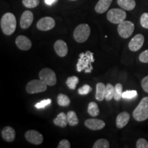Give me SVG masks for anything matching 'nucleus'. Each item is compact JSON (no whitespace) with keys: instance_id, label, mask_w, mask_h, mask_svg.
Returning a JSON list of instances; mask_svg holds the SVG:
<instances>
[{"instance_id":"obj_1","label":"nucleus","mask_w":148,"mask_h":148,"mask_svg":"<svg viewBox=\"0 0 148 148\" xmlns=\"http://www.w3.org/2000/svg\"><path fill=\"white\" fill-rule=\"evenodd\" d=\"M95 61L93 53L90 51L81 53L79 55V58L76 64V69L77 72L84 71L86 73H90L92 71V63Z\"/></svg>"},{"instance_id":"obj_2","label":"nucleus","mask_w":148,"mask_h":148,"mask_svg":"<svg viewBox=\"0 0 148 148\" xmlns=\"http://www.w3.org/2000/svg\"><path fill=\"white\" fill-rule=\"evenodd\" d=\"M1 30L7 36L12 34L16 27V20L15 16L11 12H7L3 14L0 21Z\"/></svg>"},{"instance_id":"obj_3","label":"nucleus","mask_w":148,"mask_h":148,"mask_svg":"<svg viewBox=\"0 0 148 148\" xmlns=\"http://www.w3.org/2000/svg\"><path fill=\"white\" fill-rule=\"evenodd\" d=\"M133 117L137 121L148 119V97H143L133 111Z\"/></svg>"},{"instance_id":"obj_4","label":"nucleus","mask_w":148,"mask_h":148,"mask_svg":"<svg viewBox=\"0 0 148 148\" xmlns=\"http://www.w3.org/2000/svg\"><path fill=\"white\" fill-rule=\"evenodd\" d=\"M90 28L88 24L82 23L77 25L73 32V38L77 42L86 41L90 36Z\"/></svg>"},{"instance_id":"obj_5","label":"nucleus","mask_w":148,"mask_h":148,"mask_svg":"<svg viewBox=\"0 0 148 148\" xmlns=\"http://www.w3.org/2000/svg\"><path fill=\"white\" fill-rule=\"evenodd\" d=\"M106 17L110 23L119 24L125 21L126 18V13L123 9L112 8L108 11Z\"/></svg>"},{"instance_id":"obj_6","label":"nucleus","mask_w":148,"mask_h":148,"mask_svg":"<svg viewBox=\"0 0 148 148\" xmlns=\"http://www.w3.org/2000/svg\"><path fill=\"white\" fill-rule=\"evenodd\" d=\"M40 79H41L43 82H45L48 86H54L57 82L56 75L54 71L49 69V68H44L39 72L38 74Z\"/></svg>"},{"instance_id":"obj_7","label":"nucleus","mask_w":148,"mask_h":148,"mask_svg":"<svg viewBox=\"0 0 148 148\" xmlns=\"http://www.w3.org/2000/svg\"><path fill=\"white\" fill-rule=\"evenodd\" d=\"M47 85L41 79H32L26 85V91L29 94L38 93L47 90Z\"/></svg>"},{"instance_id":"obj_8","label":"nucleus","mask_w":148,"mask_h":148,"mask_svg":"<svg viewBox=\"0 0 148 148\" xmlns=\"http://www.w3.org/2000/svg\"><path fill=\"white\" fill-rule=\"evenodd\" d=\"M134 30V25L130 21H123L118 24L117 32L119 36L123 38H127L133 34Z\"/></svg>"},{"instance_id":"obj_9","label":"nucleus","mask_w":148,"mask_h":148,"mask_svg":"<svg viewBox=\"0 0 148 148\" xmlns=\"http://www.w3.org/2000/svg\"><path fill=\"white\" fill-rule=\"evenodd\" d=\"M25 137L27 141L34 145H40L43 141V136L38 131L30 130L27 131L25 134Z\"/></svg>"},{"instance_id":"obj_10","label":"nucleus","mask_w":148,"mask_h":148,"mask_svg":"<svg viewBox=\"0 0 148 148\" xmlns=\"http://www.w3.org/2000/svg\"><path fill=\"white\" fill-rule=\"evenodd\" d=\"M56 25V22L53 18L50 16L43 17L37 22L36 26L39 30L49 31L53 29Z\"/></svg>"},{"instance_id":"obj_11","label":"nucleus","mask_w":148,"mask_h":148,"mask_svg":"<svg viewBox=\"0 0 148 148\" xmlns=\"http://www.w3.org/2000/svg\"><path fill=\"white\" fill-rule=\"evenodd\" d=\"M145 38L144 36L141 34H138L134 36L129 42L128 47L130 50L132 51H137L143 47Z\"/></svg>"},{"instance_id":"obj_12","label":"nucleus","mask_w":148,"mask_h":148,"mask_svg":"<svg viewBox=\"0 0 148 148\" xmlns=\"http://www.w3.org/2000/svg\"><path fill=\"white\" fill-rule=\"evenodd\" d=\"M34 20V14L31 11L26 10L23 12L20 20V26L22 29H27L32 25Z\"/></svg>"},{"instance_id":"obj_13","label":"nucleus","mask_w":148,"mask_h":148,"mask_svg":"<svg viewBox=\"0 0 148 148\" xmlns=\"http://www.w3.org/2000/svg\"><path fill=\"white\" fill-rule=\"evenodd\" d=\"M15 42L17 47L21 50L27 51L32 47L31 40L27 37L23 36V35H20V36L16 37Z\"/></svg>"},{"instance_id":"obj_14","label":"nucleus","mask_w":148,"mask_h":148,"mask_svg":"<svg viewBox=\"0 0 148 148\" xmlns=\"http://www.w3.org/2000/svg\"><path fill=\"white\" fill-rule=\"evenodd\" d=\"M85 126L92 130H99L105 127V122L101 119H88L84 122Z\"/></svg>"},{"instance_id":"obj_15","label":"nucleus","mask_w":148,"mask_h":148,"mask_svg":"<svg viewBox=\"0 0 148 148\" xmlns=\"http://www.w3.org/2000/svg\"><path fill=\"white\" fill-rule=\"evenodd\" d=\"M54 50L58 56H66L68 53L67 45H66V42L62 40H56L54 43Z\"/></svg>"},{"instance_id":"obj_16","label":"nucleus","mask_w":148,"mask_h":148,"mask_svg":"<svg viewBox=\"0 0 148 148\" xmlns=\"http://www.w3.org/2000/svg\"><path fill=\"white\" fill-rule=\"evenodd\" d=\"M130 114L127 112H122L118 114L116 119V127L119 129H121L124 127L130 121Z\"/></svg>"},{"instance_id":"obj_17","label":"nucleus","mask_w":148,"mask_h":148,"mask_svg":"<svg viewBox=\"0 0 148 148\" xmlns=\"http://www.w3.org/2000/svg\"><path fill=\"white\" fill-rule=\"evenodd\" d=\"M1 136L7 142H12L15 139V131L12 127L6 126L1 130Z\"/></svg>"},{"instance_id":"obj_18","label":"nucleus","mask_w":148,"mask_h":148,"mask_svg":"<svg viewBox=\"0 0 148 148\" xmlns=\"http://www.w3.org/2000/svg\"><path fill=\"white\" fill-rule=\"evenodd\" d=\"M112 1V0H99L95 7L96 12L99 14L104 13L109 8Z\"/></svg>"},{"instance_id":"obj_19","label":"nucleus","mask_w":148,"mask_h":148,"mask_svg":"<svg viewBox=\"0 0 148 148\" xmlns=\"http://www.w3.org/2000/svg\"><path fill=\"white\" fill-rule=\"evenodd\" d=\"M105 94H106V85L102 82L97 83L96 85L95 99L99 101H103L105 99Z\"/></svg>"},{"instance_id":"obj_20","label":"nucleus","mask_w":148,"mask_h":148,"mask_svg":"<svg viewBox=\"0 0 148 148\" xmlns=\"http://www.w3.org/2000/svg\"><path fill=\"white\" fill-rule=\"evenodd\" d=\"M53 123L57 126L60 127H65L68 124L67 115L64 112H60L58 116L53 119Z\"/></svg>"},{"instance_id":"obj_21","label":"nucleus","mask_w":148,"mask_h":148,"mask_svg":"<svg viewBox=\"0 0 148 148\" xmlns=\"http://www.w3.org/2000/svg\"><path fill=\"white\" fill-rule=\"evenodd\" d=\"M117 3L122 9L125 10H132L136 6L134 0H117Z\"/></svg>"},{"instance_id":"obj_22","label":"nucleus","mask_w":148,"mask_h":148,"mask_svg":"<svg viewBox=\"0 0 148 148\" xmlns=\"http://www.w3.org/2000/svg\"><path fill=\"white\" fill-rule=\"evenodd\" d=\"M67 115L68 123L71 125V126H75L79 123V119L77 118L76 113L74 111H69L66 114Z\"/></svg>"},{"instance_id":"obj_23","label":"nucleus","mask_w":148,"mask_h":148,"mask_svg":"<svg viewBox=\"0 0 148 148\" xmlns=\"http://www.w3.org/2000/svg\"><path fill=\"white\" fill-rule=\"evenodd\" d=\"M88 113L92 117H95L99 115V109L98 105L95 102H90L88 106Z\"/></svg>"},{"instance_id":"obj_24","label":"nucleus","mask_w":148,"mask_h":148,"mask_svg":"<svg viewBox=\"0 0 148 148\" xmlns=\"http://www.w3.org/2000/svg\"><path fill=\"white\" fill-rule=\"evenodd\" d=\"M57 101H58V104L60 106L66 107L70 104V99L67 95H64V94L60 93L58 95L57 97Z\"/></svg>"},{"instance_id":"obj_25","label":"nucleus","mask_w":148,"mask_h":148,"mask_svg":"<svg viewBox=\"0 0 148 148\" xmlns=\"http://www.w3.org/2000/svg\"><path fill=\"white\" fill-rule=\"evenodd\" d=\"M114 87L110 83H108L106 85V94H105V99L106 101L112 100V98H114Z\"/></svg>"},{"instance_id":"obj_26","label":"nucleus","mask_w":148,"mask_h":148,"mask_svg":"<svg viewBox=\"0 0 148 148\" xmlns=\"http://www.w3.org/2000/svg\"><path fill=\"white\" fill-rule=\"evenodd\" d=\"M79 82V78L77 76H71L68 77L66 81V86L69 87V89L71 90H75L76 88L77 84Z\"/></svg>"},{"instance_id":"obj_27","label":"nucleus","mask_w":148,"mask_h":148,"mask_svg":"<svg viewBox=\"0 0 148 148\" xmlns=\"http://www.w3.org/2000/svg\"><path fill=\"white\" fill-rule=\"evenodd\" d=\"M123 86L120 83H117L114 86V99L116 101H119L122 97V94H123Z\"/></svg>"},{"instance_id":"obj_28","label":"nucleus","mask_w":148,"mask_h":148,"mask_svg":"<svg viewBox=\"0 0 148 148\" xmlns=\"http://www.w3.org/2000/svg\"><path fill=\"white\" fill-rule=\"evenodd\" d=\"M109 147H110V143L108 140L104 138L98 139L92 146L93 148H108Z\"/></svg>"},{"instance_id":"obj_29","label":"nucleus","mask_w":148,"mask_h":148,"mask_svg":"<svg viewBox=\"0 0 148 148\" xmlns=\"http://www.w3.org/2000/svg\"><path fill=\"white\" fill-rule=\"evenodd\" d=\"M22 2L25 7L27 8H34L39 4V0H22Z\"/></svg>"},{"instance_id":"obj_30","label":"nucleus","mask_w":148,"mask_h":148,"mask_svg":"<svg viewBox=\"0 0 148 148\" xmlns=\"http://www.w3.org/2000/svg\"><path fill=\"white\" fill-rule=\"evenodd\" d=\"M136 97H137V92L135 90H127V91L123 92L122 94V97L127 99H131Z\"/></svg>"},{"instance_id":"obj_31","label":"nucleus","mask_w":148,"mask_h":148,"mask_svg":"<svg viewBox=\"0 0 148 148\" xmlns=\"http://www.w3.org/2000/svg\"><path fill=\"white\" fill-rule=\"evenodd\" d=\"M91 90H92V88L90 87L89 85L84 84L83 85L82 87L79 88L78 93L81 95H88Z\"/></svg>"},{"instance_id":"obj_32","label":"nucleus","mask_w":148,"mask_h":148,"mask_svg":"<svg viewBox=\"0 0 148 148\" xmlns=\"http://www.w3.org/2000/svg\"><path fill=\"white\" fill-rule=\"evenodd\" d=\"M140 23L141 26L145 29H148V13L145 12L142 14L140 18Z\"/></svg>"},{"instance_id":"obj_33","label":"nucleus","mask_w":148,"mask_h":148,"mask_svg":"<svg viewBox=\"0 0 148 148\" xmlns=\"http://www.w3.org/2000/svg\"><path fill=\"white\" fill-rule=\"evenodd\" d=\"M136 148H148V142L145 138H139L136 141Z\"/></svg>"},{"instance_id":"obj_34","label":"nucleus","mask_w":148,"mask_h":148,"mask_svg":"<svg viewBox=\"0 0 148 148\" xmlns=\"http://www.w3.org/2000/svg\"><path fill=\"white\" fill-rule=\"evenodd\" d=\"M51 102V99H44V100H42L40 102L37 103L36 105H35V107L36 108H45V106L49 105Z\"/></svg>"},{"instance_id":"obj_35","label":"nucleus","mask_w":148,"mask_h":148,"mask_svg":"<svg viewBox=\"0 0 148 148\" xmlns=\"http://www.w3.org/2000/svg\"><path fill=\"white\" fill-rule=\"evenodd\" d=\"M138 58L140 62L143 63H148V49L140 53Z\"/></svg>"},{"instance_id":"obj_36","label":"nucleus","mask_w":148,"mask_h":148,"mask_svg":"<svg viewBox=\"0 0 148 148\" xmlns=\"http://www.w3.org/2000/svg\"><path fill=\"white\" fill-rule=\"evenodd\" d=\"M71 145H70V143L69 140L66 139H62L61 140L58 145V148H70Z\"/></svg>"},{"instance_id":"obj_37","label":"nucleus","mask_w":148,"mask_h":148,"mask_svg":"<svg viewBox=\"0 0 148 148\" xmlns=\"http://www.w3.org/2000/svg\"><path fill=\"white\" fill-rule=\"evenodd\" d=\"M141 86L144 91L148 93V75L144 77L141 81Z\"/></svg>"},{"instance_id":"obj_38","label":"nucleus","mask_w":148,"mask_h":148,"mask_svg":"<svg viewBox=\"0 0 148 148\" xmlns=\"http://www.w3.org/2000/svg\"><path fill=\"white\" fill-rule=\"evenodd\" d=\"M56 1H57V0H45V2L48 5H51L53 4Z\"/></svg>"},{"instance_id":"obj_39","label":"nucleus","mask_w":148,"mask_h":148,"mask_svg":"<svg viewBox=\"0 0 148 148\" xmlns=\"http://www.w3.org/2000/svg\"><path fill=\"white\" fill-rule=\"evenodd\" d=\"M71 1H75V0H71Z\"/></svg>"}]
</instances>
